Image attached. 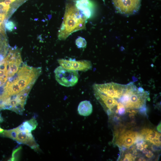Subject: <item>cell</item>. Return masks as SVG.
I'll list each match as a JSON object with an SVG mask.
<instances>
[{
    "mask_svg": "<svg viewBox=\"0 0 161 161\" xmlns=\"http://www.w3.org/2000/svg\"><path fill=\"white\" fill-rule=\"evenodd\" d=\"M87 19L77 8L74 0H69L66 3L63 20L58 31V39L65 40L73 33L85 30Z\"/></svg>",
    "mask_w": 161,
    "mask_h": 161,
    "instance_id": "obj_1",
    "label": "cell"
},
{
    "mask_svg": "<svg viewBox=\"0 0 161 161\" xmlns=\"http://www.w3.org/2000/svg\"><path fill=\"white\" fill-rule=\"evenodd\" d=\"M41 72V67H34L23 64L16 75L11 78L22 91L29 86H33Z\"/></svg>",
    "mask_w": 161,
    "mask_h": 161,
    "instance_id": "obj_2",
    "label": "cell"
},
{
    "mask_svg": "<svg viewBox=\"0 0 161 161\" xmlns=\"http://www.w3.org/2000/svg\"><path fill=\"white\" fill-rule=\"evenodd\" d=\"M54 72L56 81L63 86H73L78 81L79 75L77 71L69 70L60 66L55 69Z\"/></svg>",
    "mask_w": 161,
    "mask_h": 161,
    "instance_id": "obj_3",
    "label": "cell"
},
{
    "mask_svg": "<svg viewBox=\"0 0 161 161\" xmlns=\"http://www.w3.org/2000/svg\"><path fill=\"white\" fill-rule=\"evenodd\" d=\"M5 59L7 64L8 78L17 72L22 63L20 49L16 47H10Z\"/></svg>",
    "mask_w": 161,
    "mask_h": 161,
    "instance_id": "obj_4",
    "label": "cell"
},
{
    "mask_svg": "<svg viewBox=\"0 0 161 161\" xmlns=\"http://www.w3.org/2000/svg\"><path fill=\"white\" fill-rule=\"evenodd\" d=\"M117 10L120 13L131 15L137 12L140 4V0H112Z\"/></svg>",
    "mask_w": 161,
    "mask_h": 161,
    "instance_id": "obj_5",
    "label": "cell"
},
{
    "mask_svg": "<svg viewBox=\"0 0 161 161\" xmlns=\"http://www.w3.org/2000/svg\"><path fill=\"white\" fill-rule=\"evenodd\" d=\"M58 62L60 66L69 70L85 72L91 69L92 65L90 61L87 60L76 61L59 59Z\"/></svg>",
    "mask_w": 161,
    "mask_h": 161,
    "instance_id": "obj_6",
    "label": "cell"
},
{
    "mask_svg": "<svg viewBox=\"0 0 161 161\" xmlns=\"http://www.w3.org/2000/svg\"><path fill=\"white\" fill-rule=\"evenodd\" d=\"M137 132L131 130H123L116 137V143L118 145L129 148L135 143L138 134Z\"/></svg>",
    "mask_w": 161,
    "mask_h": 161,
    "instance_id": "obj_7",
    "label": "cell"
},
{
    "mask_svg": "<svg viewBox=\"0 0 161 161\" xmlns=\"http://www.w3.org/2000/svg\"><path fill=\"white\" fill-rule=\"evenodd\" d=\"M77 8L88 18L93 15L94 5L90 0H74Z\"/></svg>",
    "mask_w": 161,
    "mask_h": 161,
    "instance_id": "obj_8",
    "label": "cell"
},
{
    "mask_svg": "<svg viewBox=\"0 0 161 161\" xmlns=\"http://www.w3.org/2000/svg\"><path fill=\"white\" fill-rule=\"evenodd\" d=\"M144 137L145 140L152 144L155 140H158V137L161 135L160 132L148 128L143 129L140 134Z\"/></svg>",
    "mask_w": 161,
    "mask_h": 161,
    "instance_id": "obj_9",
    "label": "cell"
},
{
    "mask_svg": "<svg viewBox=\"0 0 161 161\" xmlns=\"http://www.w3.org/2000/svg\"><path fill=\"white\" fill-rule=\"evenodd\" d=\"M92 106L90 101L87 100L80 102L78 106V114L80 115L87 116L92 112Z\"/></svg>",
    "mask_w": 161,
    "mask_h": 161,
    "instance_id": "obj_10",
    "label": "cell"
},
{
    "mask_svg": "<svg viewBox=\"0 0 161 161\" xmlns=\"http://www.w3.org/2000/svg\"><path fill=\"white\" fill-rule=\"evenodd\" d=\"M37 126V123L36 120L34 118H33L29 120L24 122L17 128L19 131L30 133L35 129Z\"/></svg>",
    "mask_w": 161,
    "mask_h": 161,
    "instance_id": "obj_11",
    "label": "cell"
},
{
    "mask_svg": "<svg viewBox=\"0 0 161 161\" xmlns=\"http://www.w3.org/2000/svg\"><path fill=\"white\" fill-rule=\"evenodd\" d=\"M32 136L31 132L27 133L18 130L15 141L18 143L26 144L29 139Z\"/></svg>",
    "mask_w": 161,
    "mask_h": 161,
    "instance_id": "obj_12",
    "label": "cell"
},
{
    "mask_svg": "<svg viewBox=\"0 0 161 161\" xmlns=\"http://www.w3.org/2000/svg\"><path fill=\"white\" fill-rule=\"evenodd\" d=\"M18 132V130L16 128L8 130H4L1 134L4 137H8L15 140Z\"/></svg>",
    "mask_w": 161,
    "mask_h": 161,
    "instance_id": "obj_13",
    "label": "cell"
},
{
    "mask_svg": "<svg viewBox=\"0 0 161 161\" xmlns=\"http://www.w3.org/2000/svg\"><path fill=\"white\" fill-rule=\"evenodd\" d=\"M22 148V147L20 146L13 151L10 161H17L19 160Z\"/></svg>",
    "mask_w": 161,
    "mask_h": 161,
    "instance_id": "obj_14",
    "label": "cell"
},
{
    "mask_svg": "<svg viewBox=\"0 0 161 161\" xmlns=\"http://www.w3.org/2000/svg\"><path fill=\"white\" fill-rule=\"evenodd\" d=\"M75 44L79 48H85L86 45V41L85 39L81 37H79L75 41Z\"/></svg>",
    "mask_w": 161,
    "mask_h": 161,
    "instance_id": "obj_15",
    "label": "cell"
},
{
    "mask_svg": "<svg viewBox=\"0 0 161 161\" xmlns=\"http://www.w3.org/2000/svg\"><path fill=\"white\" fill-rule=\"evenodd\" d=\"M15 26L14 23L11 21H7L5 24V27L6 29L9 31H12Z\"/></svg>",
    "mask_w": 161,
    "mask_h": 161,
    "instance_id": "obj_16",
    "label": "cell"
},
{
    "mask_svg": "<svg viewBox=\"0 0 161 161\" xmlns=\"http://www.w3.org/2000/svg\"><path fill=\"white\" fill-rule=\"evenodd\" d=\"M135 157L130 153L127 154H125L124 158L121 161H134Z\"/></svg>",
    "mask_w": 161,
    "mask_h": 161,
    "instance_id": "obj_17",
    "label": "cell"
},
{
    "mask_svg": "<svg viewBox=\"0 0 161 161\" xmlns=\"http://www.w3.org/2000/svg\"><path fill=\"white\" fill-rule=\"evenodd\" d=\"M139 109V110L138 112H139L140 114L144 115H147V109L146 107V105L143 106Z\"/></svg>",
    "mask_w": 161,
    "mask_h": 161,
    "instance_id": "obj_18",
    "label": "cell"
},
{
    "mask_svg": "<svg viewBox=\"0 0 161 161\" xmlns=\"http://www.w3.org/2000/svg\"><path fill=\"white\" fill-rule=\"evenodd\" d=\"M145 154V156L148 158L152 157L154 155L153 153L150 150H148L147 152Z\"/></svg>",
    "mask_w": 161,
    "mask_h": 161,
    "instance_id": "obj_19",
    "label": "cell"
},
{
    "mask_svg": "<svg viewBox=\"0 0 161 161\" xmlns=\"http://www.w3.org/2000/svg\"><path fill=\"white\" fill-rule=\"evenodd\" d=\"M153 145L151 146V149L153 151H157L158 150H160V146H156L154 145Z\"/></svg>",
    "mask_w": 161,
    "mask_h": 161,
    "instance_id": "obj_20",
    "label": "cell"
},
{
    "mask_svg": "<svg viewBox=\"0 0 161 161\" xmlns=\"http://www.w3.org/2000/svg\"><path fill=\"white\" fill-rule=\"evenodd\" d=\"M161 122L157 126V131L160 133L161 132Z\"/></svg>",
    "mask_w": 161,
    "mask_h": 161,
    "instance_id": "obj_21",
    "label": "cell"
},
{
    "mask_svg": "<svg viewBox=\"0 0 161 161\" xmlns=\"http://www.w3.org/2000/svg\"><path fill=\"white\" fill-rule=\"evenodd\" d=\"M143 153L144 154H146L148 151V150L146 148H144L142 150Z\"/></svg>",
    "mask_w": 161,
    "mask_h": 161,
    "instance_id": "obj_22",
    "label": "cell"
},
{
    "mask_svg": "<svg viewBox=\"0 0 161 161\" xmlns=\"http://www.w3.org/2000/svg\"><path fill=\"white\" fill-rule=\"evenodd\" d=\"M138 161H146V160L143 157H140L138 160Z\"/></svg>",
    "mask_w": 161,
    "mask_h": 161,
    "instance_id": "obj_23",
    "label": "cell"
},
{
    "mask_svg": "<svg viewBox=\"0 0 161 161\" xmlns=\"http://www.w3.org/2000/svg\"><path fill=\"white\" fill-rule=\"evenodd\" d=\"M4 130L0 127V134H2L4 131Z\"/></svg>",
    "mask_w": 161,
    "mask_h": 161,
    "instance_id": "obj_24",
    "label": "cell"
},
{
    "mask_svg": "<svg viewBox=\"0 0 161 161\" xmlns=\"http://www.w3.org/2000/svg\"><path fill=\"white\" fill-rule=\"evenodd\" d=\"M1 120H2V118H1V115L0 114V123L1 121Z\"/></svg>",
    "mask_w": 161,
    "mask_h": 161,
    "instance_id": "obj_25",
    "label": "cell"
},
{
    "mask_svg": "<svg viewBox=\"0 0 161 161\" xmlns=\"http://www.w3.org/2000/svg\"><path fill=\"white\" fill-rule=\"evenodd\" d=\"M1 24H2V23H0V25H1Z\"/></svg>",
    "mask_w": 161,
    "mask_h": 161,
    "instance_id": "obj_26",
    "label": "cell"
},
{
    "mask_svg": "<svg viewBox=\"0 0 161 161\" xmlns=\"http://www.w3.org/2000/svg\"><path fill=\"white\" fill-rule=\"evenodd\" d=\"M25 0L26 1H27L28 0Z\"/></svg>",
    "mask_w": 161,
    "mask_h": 161,
    "instance_id": "obj_27",
    "label": "cell"
}]
</instances>
